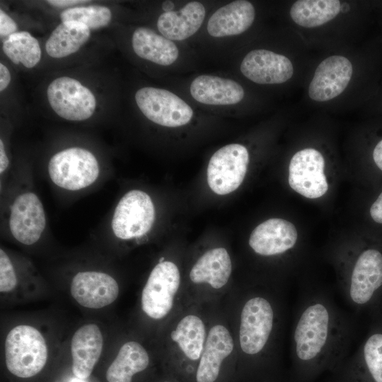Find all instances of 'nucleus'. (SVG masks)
I'll return each instance as SVG.
<instances>
[{
    "instance_id": "obj_1",
    "label": "nucleus",
    "mask_w": 382,
    "mask_h": 382,
    "mask_svg": "<svg viewBox=\"0 0 382 382\" xmlns=\"http://www.w3.org/2000/svg\"><path fill=\"white\" fill-rule=\"evenodd\" d=\"M350 323L321 292L311 293L302 302L292 330L291 351L302 363L337 357L350 342Z\"/></svg>"
},
{
    "instance_id": "obj_2",
    "label": "nucleus",
    "mask_w": 382,
    "mask_h": 382,
    "mask_svg": "<svg viewBox=\"0 0 382 382\" xmlns=\"http://www.w3.org/2000/svg\"><path fill=\"white\" fill-rule=\"evenodd\" d=\"M276 305L268 296L255 294L244 302L240 313L238 343L242 352L259 356L271 346L278 328Z\"/></svg>"
},
{
    "instance_id": "obj_3",
    "label": "nucleus",
    "mask_w": 382,
    "mask_h": 382,
    "mask_svg": "<svg viewBox=\"0 0 382 382\" xmlns=\"http://www.w3.org/2000/svg\"><path fill=\"white\" fill-rule=\"evenodd\" d=\"M5 359L8 370L19 378L38 374L47 359L45 340L35 328L20 325L12 328L5 340Z\"/></svg>"
},
{
    "instance_id": "obj_4",
    "label": "nucleus",
    "mask_w": 382,
    "mask_h": 382,
    "mask_svg": "<svg viewBox=\"0 0 382 382\" xmlns=\"http://www.w3.org/2000/svg\"><path fill=\"white\" fill-rule=\"evenodd\" d=\"M96 156L88 150L71 147L55 154L48 163V173L57 186L79 190L93 184L99 175Z\"/></svg>"
},
{
    "instance_id": "obj_5",
    "label": "nucleus",
    "mask_w": 382,
    "mask_h": 382,
    "mask_svg": "<svg viewBox=\"0 0 382 382\" xmlns=\"http://www.w3.org/2000/svg\"><path fill=\"white\" fill-rule=\"evenodd\" d=\"M180 285L178 266L161 261L151 270L141 293V308L150 318L161 320L171 311Z\"/></svg>"
},
{
    "instance_id": "obj_6",
    "label": "nucleus",
    "mask_w": 382,
    "mask_h": 382,
    "mask_svg": "<svg viewBox=\"0 0 382 382\" xmlns=\"http://www.w3.org/2000/svg\"><path fill=\"white\" fill-rule=\"evenodd\" d=\"M155 220V208L150 196L139 190L127 192L115 209L111 227L115 236L129 240L144 236Z\"/></svg>"
},
{
    "instance_id": "obj_7",
    "label": "nucleus",
    "mask_w": 382,
    "mask_h": 382,
    "mask_svg": "<svg viewBox=\"0 0 382 382\" xmlns=\"http://www.w3.org/2000/svg\"><path fill=\"white\" fill-rule=\"evenodd\" d=\"M382 288V253L374 248L363 250L351 269L344 295L354 308L368 306Z\"/></svg>"
},
{
    "instance_id": "obj_8",
    "label": "nucleus",
    "mask_w": 382,
    "mask_h": 382,
    "mask_svg": "<svg viewBox=\"0 0 382 382\" xmlns=\"http://www.w3.org/2000/svg\"><path fill=\"white\" fill-rule=\"evenodd\" d=\"M134 98L143 115L161 126L181 127L188 124L193 116L187 103L166 89L144 87L136 92Z\"/></svg>"
},
{
    "instance_id": "obj_9",
    "label": "nucleus",
    "mask_w": 382,
    "mask_h": 382,
    "mask_svg": "<svg viewBox=\"0 0 382 382\" xmlns=\"http://www.w3.org/2000/svg\"><path fill=\"white\" fill-rule=\"evenodd\" d=\"M249 163L247 149L239 144H227L211 157L207 170V183L216 195H226L243 183Z\"/></svg>"
},
{
    "instance_id": "obj_10",
    "label": "nucleus",
    "mask_w": 382,
    "mask_h": 382,
    "mask_svg": "<svg viewBox=\"0 0 382 382\" xmlns=\"http://www.w3.org/2000/svg\"><path fill=\"white\" fill-rule=\"evenodd\" d=\"M48 102L59 117L71 121L91 117L96 107L93 93L75 79L61 76L55 79L47 90Z\"/></svg>"
},
{
    "instance_id": "obj_11",
    "label": "nucleus",
    "mask_w": 382,
    "mask_h": 382,
    "mask_svg": "<svg viewBox=\"0 0 382 382\" xmlns=\"http://www.w3.org/2000/svg\"><path fill=\"white\" fill-rule=\"evenodd\" d=\"M324 167V158L318 150L306 148L297 151L289 163V186L309 199L322 197L328 189Z\"/></svg>"
},
{
    "instance_id": "obj_12",
    "label": "nucleus",
    "mask_w": 382,
    "mask_h": 382,
    "mask_svg": "<svg viewBox=\"0 0 382 382\" xmlns=\"http://www.w3.org/2000/svg\"><path fill=\"white\" fill-rule=\"evenodd\" d=\"M46 226L43 205L33 192H26L14 200L10 212L9 228L20 243L30 245L41 237Z\"/></svg>"
},
{
    "instance_id": "obj_13",
    "label": "nucleus",
    "mask_w": 382,
    "mask_h": 382,
    "mask_svg": "<svg viewBox=\"0 0 382 382\" xmlns=\"http://www.w3.org/2000/svg\"><path fill=\"white\" fill-rule=\"evenodd\" d=\"M70 292L81 306L98 309L113 303L119 294V286L110 275L96 271L78 272L72 279Z\"/></svg>"
},
{
    "instance_id": "obj_14",
    "label": "nucleus",
    "mask_w": 382,
    "mask_h": 382,
    "mask_svg": "<svg viewBox=\"0 0 382 382\" xmlns=\"http://www.w3.org/2000/svg\"><path fill=\"white\" fill-rule=\"evenodd\" d=\"M350 61L340 55L330 56L316 68L309 84L311 99L324 102L341 94L349 84L352 75Z\"/></svg>"
},
{
    "instance_id": "obj_15",
    "label": "nucleus",
    "mask_w": 382,
    "mask_h": 382,
    "mask_svg": "<svg viewBox=\"0 0 382 382\" xmlns=\"http://www.w3.org/2000/svg\"><path fill=\"white\" fill-rule=\"evenodd\" d=\"M240 68L246 78L259 84L282 83L294 74L292 63L287 57L264 49L249 52Z\"/></svg>"
},
{
    "instance_id": "obj_16",
    "label": "nucleus",
    "mask_w": 382,
    "mask_h": 382,
    "mask_svg": "<svg viewBox=\"0 0 382 382\" xmlns=\"http://www.w3.org/2000/svg\"><path fill=\"white\" fill-rule=\"evenodd\" d=\"M297 238L298 232L292 223L272 218L253 229L248 244L257 255L269 257L283 254L293 248Z\"/></svg>"
},
{
    "instance_id": "obj_17",
    "label": "nucleus",
    "mask_w": 382,
    "mask_h": 382,
    "mask_svg": "<svg viewBox=\"0 0 382 382\" xmlns=\"http://www.w3.org/2000/svg\"><path fill=\"white\" fill-rule=\"evenodd\" d=\"M233 349L234 341L227 328L221 324L212 326L199 359L197 382H214L219 376L222 363L231 354Z\"/></svg>"
},
{
    "instance_id": "obj_18",
    "label": "nucleus",
    "mask_w": 382,
    "mask_h": 382,
    "mask_svg": "<svg viewBox=\"0 0 382 382\" xmlns=\"http://www.w3.org/2000/svg\"><path fill=\"white\" fill-rule=\"evenodd\" d=\"M103 347V337L93 323L83 325L74 334L71 342L72 371L76 377H89L98 362Z\"/></svg>"
},
{
    "instance_id": "obj_19",
    "label": "nucleus",
    "mask_w": 382,
    "mask_h": 382,
    "mask_svg": "<svg viewBox=\"0 0 382 382\" xmlns=\"http://www.w3.org/2000/svg\"><path fill=\"white\" fill-rule=\"evenodd\" d=\"M255 16L253 5L248 1H233L217 9L209 18L207 29L214 37L240 35L253 24Z\"/></svg>"
},
{
    "instance_id": "obj_20",
    "label": "nucleus",
    "mask_w": 382,
    "mask_h": 382,
    "mask_svg": "<svg viewBox=\"0 0 382 382\" xmlns=\"http://www.w3.org/2000/svg\"><path fill=\"white\" fill-rule=\"evenodd\" d=\"M190 91L197 102L214 105H228L240 103L245 95L236 81L216 76L200 75L191 83Z\"/></svg>"
},
{
    "instance_id": "obj_21",
    "label": "nucleus",
    "mask_w": 382,
    "mask_h": 382,
    "mask_svg": "<svg viewBox=\"0 0 382 382\" xmlns=\"http://www.w3.org/2000/svg\"><path fill=\"white\" fill-rule=\"evenodd\" d=\"M206 14L199 1L187 3L179 11L163 13L158 18L157 28L170 40H183L193 35L201 27Z\"/></svg>"
},
{
    "instance_id": "obj_22",
    "label": "nucleus",
    "mask_w": 382,
    "mask_h": 382,
    "mask_svg": "<svg viewBox=\"0 0 382 382\" xmlns=\"http://www.w3.org/2000/svg\"><path fill=\"white\" fill-rule=\"evenodd\" d=\"M232 272L230 255L224 248L206 251L194 264L190 279L196 284H207L214 289L224 287Z\"/></svg>"
},
{
    "instance_id": "obj_23",
    "label": "nucleus",
    "mask_w": 382,
    "mask_h": 382,
    "mask_svg": "<svg viewBox=\"0 0 382 382\" xmlns=\"http://www.w3.org/2000/svg\"><path fill=\"white\" fill-rule=\"evenodd\" d=\"M132 45L137 56L161 66L173 64L179 55L178 47L172 40L145 27L134 31Z\"/></svg>"
},
{
    "instance_id": "obj_24",
    "label": "nucleus",
    "mask_w": 382,
    "mask_h": 382,
    "mask_svg": "<svg viewBox=\"0 0 382 382\" xmlns=\"http://www.w3.org/2000/svg\"><path fill=\"white\" fill-rule=\"evenodd\" d=\"M149 364L146 349L136 341L125 343L106 372L108 382H132L134 375L145 370Z\"/></svg>"
},
{
    "instance_id": "obj_25",
    "label": "nucleus",
    "mask_w": 382,
    "mask_h": 382,
    "mask_svg": "<svg viewBox=\"0 0 382 382\" xmlns=\"http://www.w3.org/2000/svg\"><path fill=\"white\" fill-rule=\"evenodd\" d=\"M91 30L82 23L62 22L51 33L45 50L53 58H63L77 52L89 39Z\"/></svg>"
},
{
    "instance_id": "obj_26",
    "label": "nucleus",
    "mask_w": 382,
    "mask_h": 382,
    "mask_svg": "<svg viewBox=\"0 0 382 382\" xmlns=\"http://www.w3.org/2000/svg\"><path fill=\"white\" fill-rule=\"evenodd\" d=\"M207 333L204 321L198 316L183 317L170 334L172 341L190 360L197 361L202 353Z\"/></svg>"
},
{
    "instance_id": "obj_27",
    "label": "nucleus",
    "mask_w": 382,
    "mask_h": 382,
    "mask_svg": "<svg viewBox=\"0 0 382 382\" xmlns=\"http://www.w3.org/2000/svg\"><path fill=\"white\" fill-rule=\"evenodd\" d=\"M340 11L337 0H299L291 7L290 16L299 25L315 28L335 18Z\"/></svg>"
},
{
    "instance_id": "obj_28",
    "label": "nucleus",
    "mask_w": 382,
    "mask_h": 382,
    "mask_svg": "<svg viewBox=\"0 0 382 382\" xmlns=\"http://www.w3.org/2000/svg\"><path fill=\"white\" fill-rule=\"evenodd\" d=\"M3 51L11 61L33 68L41 59V48L36 38L28 32H17L10 35L3 44Z\"/></svg>"
},
{
    "instance_id": "obj_29",
    "label": "nucleus",
    "mask_w": 382,
    "mask_h": 382,
    "mask_svg": "<svg viewBox=\"0 0 382 382\" xmlns=\"http://www.w3.org/2000/svg\"><path fill=\"white\" fill-rule=\"evenodd\" d=\"M59 18L62 22L78 21L88 26L90 30L98 29L109 24L112 13L106 6L93 5L67 8L60 13Z\"/></svg>"
},
{
    "instance_id": "obj_30",
    "label": "nucleus",
    "mask_w": 382,
    "mask_h": 382,
    "mask_svg": "<svg viewBox=\"0 0 382 382\" xmlns=\"http://www.w3.org/2000/svg\"><path fill=\"white\" fill-rule=\"evenodd\" d=\"M359 351L373 380L382 382V330L372 332Z\"/></svg>"
},
{
    "instance_id": "obj_31",
    "label": "nucleus",
    "mask_w": 382,
    "mask_h": 382,
    "mask_svg": "<svg viewBox=\"0 0 382 382\" xmlns=\"http://www.w3.org/2000/svg\"><path fill=\"white\" fill-rule=\"evenodd\" d=\"M17 278L13 265L6 252L0 250V291L10 292L16 287Z\"/></svg>"
},
{
    "instance_id": "obj_32",
    "label": "nucleus",
    "mask_w": 382,
    "mask_h": 382,
    "mask_svg": "<svg viewBox=\"0 0 382 382\" xmlns=\"http://www.w3.org/2000/svg\"><path fill=\"white\" fill-rule=\"evenodd\" d=\"M18 25L16 22L7 15L2 9L0 10V35L7 38L17 33Z\"/></svg>"
},
{
    "instance_id": "obj_33",
    "label": "nucleus",
    "mask_w": 382,
    "mask_h": 382,
    "mask_svg": "<svg viewBox=\"0 0 382 382\" xmlns=\"http://www.w3.org/2000/svg\"><path fill=\"white\" fill-rule=\"evenodd\" d=\"M370 214L374 221L382 224V192L372 204Z\"/></svg>"
},
{
    "instance_id": "obj_34",
    "label": "nucleus",
    "mask_w": 382,
    "mask_h": 382,
    "mask_svg": "<svg viewBox=\"0 0 382 382\" xmlns=\"http://www.w3.org/2000/svg\"><path fill=\"white\" fill-rule=\"evenodd\" d=\"M11 81V74L8 68L0 64V91H3L8 86Z\"/></svg>"
},
{
    "instance_id": "obj_35",
    "label": "nucleus",
    "mask_w": 382,
    "mask_h": 382,
    "mask_svg": "<svg viewBox=\"0 0 382 382\" xmlns=\"http://www.w3.org/2000/svg\"><path fill=\"white\" fill-rule=\"evenodd\" d=\"M47 2L56 7H65L69 6H73L76 4L86 3L87 1L81 0H49Z\"/></svg>"
},
{
    "instance_id": "obj_36",
    "label": "nucleus",
    "mask_w": 382,
    "mask_h": 382,
    "mask_svg": "<svg viewBox=\"0 0 382 382\" xmlns=\"http://www.w3.org/2000/svg\"><path fill=\"white\" fill-rule=\"evenodd\" d=\"M8 158L6 155L4 144L2 139H0V173H4L8 166Z\"/></svg>"
},
{
    "instance_id": "obj_37",
    "label": "nucleus",
    "mask_w": 382,
    "mask_h": 382,
    "mask_svg": "<svg viewBox=\"0 0 382 382\" xmlns=\"http://www.w3.org/2000/svg\"><path fill=\"white\" fill-rule=\"evenodd\" d=\"M373 158L377 167L382 170V139L374 149Z\"/></svg>"
},
{
    "instance_id": "obj_38",
    "label": "nucleus",
    "mask_w": 382,
    "mask_h": 382,
    "mask_svg": "<svg viewBox=\"0 0 382 382\" xmlns=\"http://www.w3.org/2000/svg\"><path fill=\"white\" fill-rule=\"evenodd\" d=\"M174 4L170 1H166L162 4V8L165 12L173 11Z\"/></svg>"
},
{
    "instance_id": "obj_39",
    "label": "nucleus",
    "mask_w": 382,
    "mask_h": 382,
    "mask_svg": "<svg viewBox=\"0 0 382 382\" xmlns=\"http://www.w3.org/2000/svg\"><path fill=\"white\" fill-rule=\"evenodd\" d=\"M165 382H170V381H165Z\"/></svg>"
}]
</instances>
